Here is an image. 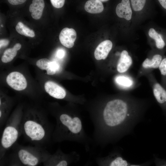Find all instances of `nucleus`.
<instances>
[{"instance_id": "1", "label": "nucleus", "mask_w": 166, "mask_h": 166, "mask_svg": "<svg viewBox=\"0 0 166 166\" xmlns=\"http://www.w3.org/2000/svg\"><path fill=\"white\" fill-rule=\"evenodd\" d=\"M140 106L128 98L107 102L101 112L92 114L93 143L104 148L115 143L129 133L141 116Z\"/></svg>"}, {"instance_id": "2", "label": "nucleus", "mask_w": 166, "mask_h": 166, "mask_svg": "<svg viewBox=\"0 0 166 166\" xmlns=\"http://www.w3.org/2000/svg\"><path fill=\"white\" fill-rule=\"evenodd\" d=\"M54 116L56 123L52 135L54 142H74L83 145L86 151L90 150L93 140L85 132L80 115L62 112Z\"/></svg>"}, {"instance_id": "3", "label": "nucleus", "mask_w": 166, "mask_h": 166, "mask_svg": "<svg viewBox=\"0 0 166 166\" xmlns=\"http://www.w3.org/2000/svg\"><path fill=\"white\" fill-rule=\"evenodd\" d=\"M45 118L30 116L22 117V131L28 140L38 143L46 138L48 130Z\"/></svg>"}, {"instance_id": "4", "label": "nucleus", "mask_w": 166, "mask_h": 166, "mask_svg": "<svg viewBox=\"0 0 166 166\" xmlns=\"http://www.w3.org/2000/svg\"><path fill=\"white\" fill-rule=\"evenodd\" d=\"M22 117H10L2 134V147L5 149L11 147L17 141L22 131Z\"/></svg>"}, {"instance_id": "5", "label": "nucleus", "mask_w": 166, "mask_h": 166, "mask_svg": "<svg viewBox=\"0 0 166 166\" xmlns=\"http://www.w3.org/2000/svg\"><path fill=\"white\" fill-rule=\"evenodd\" d=\"M18 159L21 163L28 166H35L41 162H45L50 155L37 148H20L17 151Z\"/></svg>"}, {"instance_id": "6", "label": "nucleus", "mask_w": 166, "mask_h": 166, "mask_svg": "<svg viewBox=\"0 0 166 166\" xmlns=\"http://www.w3.org/2000/svg\"><path fill=\"white\" fill-rule=\"evenodd\" d=\"M80 159V155L75 151L65 154L58 149L45 162L49 166H67L77 162Z\"/></svg>"}, {"instance_id": "7", "label": "nucleus", "mask_w": 166, "mask_h": 166, "mask_svg": "<svg viewBox=\"0 0 166 166\" xmlns=\"http://www.w3.org/2000/svg\"><path fill=\"white\" fill-rule=\"evenodd\" d=\"M95 161L97 164L100 166H142L149 164H148V162L140 164H132L117 151L111 152L105 156L97 157Z\"/></svg>"}, {"instance_id": "8", "label": "nucleus", "mask_w": 166, "mask_h": 166, "mask_svg": "<svg viewBox=\"0 0 166 166\" xmlns=\"http://www.w3.org/2000/svg\"><path fill=\"white\" fill-rule=\"evenodd\" d=\"M6 81L9 86L17 91L24 90L27 86L25 77L22 73L18 72L10 73L6 77Z\"/></svg>"}, {"instance_id": "9", "label": "nucleus", "mask_w": 166, "mask_h": 166, "mask_svg": "<svg viewBox=\"0 0 166 166\" xmlns=\"http://www.w3.org/2000/svg\"><path fill=\"white\" fill-rule=\"evenodd\" d=\"M77 38V33L73 28H65L61 31L59 36L61 43L68 48L72 47Z\"/></svg>"}, {"instance_id": "10", "label": "nucleus", "mask_w": 166, "mask_h": 166, "mask_svg": "<svg viewBox=\"0 0 166 166\" xmlns=\"http://www.w3.org/2000/svg\"><path fill=\"white\" fill-rule=\"evenodd\" d=\"M45 91L52 97L57 99H63L66 96L65 90L56 83L50 81L46 82L44 85Z\"/></svg>"}, {"instance_id": "11", "label": "nucleus", "mask_w": 166, "mask_h": 166, "mask_svg": "<svg viewBox=\"0 0 166 166\" xmlns=\"http://www.w3.org/2000/svg\"><path fill=\"white\" fill-rule=\"evenodd\" d=\"M113 43L109 40H105L97 46L94 53L95 58L97 60H104L111 50Z\"/></svg>"}, {"instance_id": "12", "label": "nucleus", "mask_w": 166, "mask_h": 166, "mask_svg": "<svg viewBox=\"0 0 166 166\" xmlns=\"http://www.w3.org/2000/svg\"><path fill=\"white\" fill-rule=\"evenodd\" d=\"M116 12L119 18L130 20L132 17V11L129 0H122L116 7Z\"/></svg>"}, {"instance_id": "13", "label": "nucleus", "mask_w": 166, "mask_h": 166, "mask_svg": "<svg viewBox=\"0 0 166 166\" xmlns=\"http://www.w3.org/2000/svg\"><path fill=\"white\" fill-rule=\"evenodd\" d=\"M132 62V58L128 52L126 50H123L117 64V71L120 73L125 72L131 65Z\"/></svg>"}, {"instance_id": "14", "label": "nucleus", "mask_w": 166, "mask_h": 166, "mask_svg": "<svg viewBox=\"0 0 166 166\" xmlns=\"http://www.w3.org/2000/svg\"><path fill=\"white\" fill-rule=\"evenodd\" d=\"M153 92L158 103L164 109H166V90L160 84L156 82L153 85Z\"/></svg>"}, {"instance_id": "15", "label": "nucleus", "mask_w": 166, "mask_h": 166, "mask_svg": "<svg viewBox=\"0 0 166 166\" xmlns=\"http://www.w3.org/2000/svg\"><path fill=\"white\" fill-rule=\"evenodd\" d=\"M45 4L44 0H32L29 7L32 18L38 20L42 17Z\"/></svg>"}, {"instance_id": "16", "label": "nucleus", "mask_w": 166, "mask_h": 166, "mask_svg": "<svg viewBox=\"0 0 166 166\" xmlns=\"http://www.w3.org/2000/svg\"><path fill=\"white\" fill-rule=\"evenodd\" d=\"M84 8L89 13L98 14L102 12L104 6L101 2L96 0H89L85 3Z\"/></svg>"}, {"instance_id": "17", "label": "nucleus", "mask_w": 166, "mask_h": 166, "mask_svg": "<svg viewBox=\"0 0 166 166\" xmlns=\"http://www.w3.org/2000/svg\"><path fill=\"white\" fill-rule=\"evenodd\" d=\"M21 46L20 44L17 43L12 48L6 49L2 57V61L4 63L11 61L16 56L17 51L21 48Z\"/></svg>"}, {"instance_id": "18", "label": "nucleus", "mask_w": 166, "mask_h": 166, "mask_svg": "<svg viewBox=\"0 0 166 166\" xmlns=\"http://www.w3.org/2000/svg\"><path fill=\"white\" fill-rule=\"evenodd\" d=\"M163 59L161 54H156L151 59L148 58L145 59L142 63V66L145 69L158 68Z\"/></svg>"}, {"instance_id": "19", "label": "nucleus", "mask_w": 166, "mask_h": 166, "mask_svg": "<svg viewBox=\"0 0 166 166\" xmlns=\"http://www.w3.org/2000/svg\"><path fill=\"white\" fill-rule=\"evenodd\" d=\"M148 34L149 37L155 41L157 48L161 49L164 48L165 42L160 34L158 33L153 28H151L149 30Z\"/></svg>"}, {"instance_id": "20", "label": "nucleus", "mask_w": 166, "mask_h": 166, "mask_svg": "<svg viewBox=\"0 0 166 166\" xmlns=\"http://www.w3.org/2000/svg\"><path fill=\"white\" fill-rule=\"evenodd\" d=\"M115 81L118 85L124 88H130L133 83L131 78L124 75L117 76L115 78Z\"/></svg>"}, {"instance_id": "21", "label": "nucleus", "mask_w": 166, "mask_h": 166, "mask_svg": "<svg viewBox=\"0 0 166 166\" xmlns=\"http://www.w3.org/2000/svg\"><path fill=\"white\" fill-rule=\"evenodd\" d=\"M15 29L18 33L21 35L31 38L35 36L34 31L25 25L21 22H20L18 23Z\"/></svg>"}, {"instance_id": "22", "label": "nucleus", "mask_w": 166, "mask_h": 166, "mask_svg": "<svg viewBox=\"0 0 166 166\" xmlns=\"http://www.w3.org/2000/svg\"><path fill=\"white\" fill-rule=\"evenodd\" d=\"M146 0H131V4L133 10L136 11L142 10L146 2Z\"/></svg>"}, {"instance_id": "23", "label": "nucleus", "mask_w": 166, "mask_h": 166, "mask_svg": "<svg viewBox=\"0 0 166 166\" xmlns=\"http://www.w3.org/2000/svg\"><path fill=\"white\" fill-rule=\"evenodd\" d=\"M59 69L60 66L57 62L55 61H51L46 70L47 74L49 75H53L59 70Z\"/></svg>"}, {"instance_id": "24", "label": "nucleus", "mask_w": 166, "mask_h": 166, "mask_svg": "<svg viewBox=\"0 0 166 166\" xmlns=\"http://www.w3.org/2000/svg\"><path fill=\"white\" fill-rule=\"evenodd\" d=\"M51 61L46 58H42L38 60L36 63L37 66L42 70L47 69Z\"/></svg>"}, {"instance_id": "25", "label": "nucleus", "mask_w": 166, "mask_h": 166, "mask_svg": "<svg viewBox=\"0 0 166 166\" xmlns=\"http://www.w3.org/2000/svg\"><path fill=\"white\" fill-rule=\"evenodd\" d=\"M164 84L166 85V57L163 58L158 68Z\"/></svg>"}, {"instance_id": "26", "label": "nucleus", "mask_w": 166, "mask_h": 166, "mask_svg": "<svg viewBox=\"0 0 166 166\" xmlns=\"http://www.w3.org/2000/svg\"><path fill=\"white\" fill-rule=\"evenodd\" d=\"M53 6L57 8H61L64 6L65 0H50Z\"/></svg>"}, {"instance_id": "27", "label": "nucleus", "mask_w": 166, "mask_h": 166, "mask_svg": "<svg viewBox=\"0 0 166 166\" xmlns=\"http://www.w3.org/2000/svg\"><path fill=\"white\" fill-rule=\"evenodd\" d=\"M26 0H8L9 2L11 5H16L21 4L24 3Z\"/></svg>"}, {"instance_id": "28", "label": "nucleus", "mask_w": 166, "mask_h": 166, "mask_svg": "<svg viewBox=\"0 0 166 166\" xmlns=\"http://www.w3.org/2000/svg\"><path fill=\"white\" fill-rule=\"evenodd\" d=\"M65 55V51L63 49H58L57 51L56 55L57 57L60 58H62Z\"/></svg>"}, {"instance_id": "29", "label": "nucleus", "mask_w": 166, "mask_h": 166, "mask_svg": "<svg viewBox=\"0 0 166 166\" xmlns=\"http://www.w3.org/2000/svg\"><path fill=\"white\" fill-rule=\"evenodd\" d=\"M9 41L6 39H2L0 40V48L7 46L9 44Z\"/></svg>"}, {"instance_id": "30", "label": "nucleus", "mask_w": 166, "mask_h": 166, "mask_svg": "<svg viewBox=\"0 0 166 166\" xmlns=\"http://www.w3.org/2000/svg\"><path fill=\"white\" fill-rule=\"evenodd\" d=\"M162 7L166 10V0H158Z\"/></svg>"}, {"instance_id": "31", "label": "nucleus", "mask_w": 166, "mask_h": 166, "mask_svg": "<svg viewBox=\"0 0 166 166\" xmlns=\"http://www.w3.org/2000/svg\"><path fill=\"white\" fill-rule=\"evenodd\" d=\"M98 1H99L101 2H105L108 1L109 0H96Z\"/></svg>"}]
</instances>
